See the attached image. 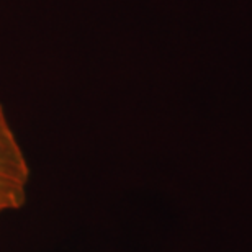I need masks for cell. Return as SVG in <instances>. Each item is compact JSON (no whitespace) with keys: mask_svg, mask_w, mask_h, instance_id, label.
I'll return each instance as SVG.
<instances>
[{"mask_svg":"<svg viewBox=\"0 0 252 252\" xmlns=\"http://www.w3.org/2000/svg\"><path fill=\"white\" fill-rule=\"evenodd\" d=\"M30 165L0 105V208L20 210L27 203Z\"/></svg>","mask_w":252,"mask_h":252,"instance_id":"1","label":"cell"},{"mask_svg":"<svg viewBox=\"0 0 252 252\" xmlns=\"http://www.w3.org/2000/svg\"><path fill=\"white\" fill-rule=\"evenodd\" d=\"M0 213H5V211H3V210H2V208H0Z\"/></svg>","mask_w":252,"mask_h":252,"instance_id":"2","label":"cell"}]
</instances>
